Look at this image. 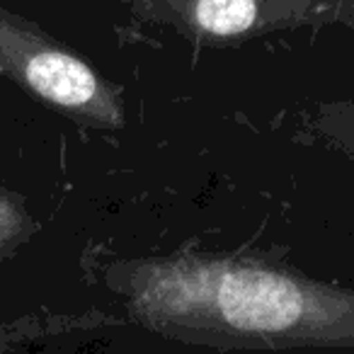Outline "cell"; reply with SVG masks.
I'll return each instance as SVG.
<instances>
[{
	"label": "cell",
	"mask_w": 354,
	"mask_h": 354,
	"mask_svg": "<svg viewBox=\"0 0 354 354\" xmlns=\"http://www.w3.org/2000/svg\"><path fill=\"white\" fill-rule=\"evenodd\" d=\"M308 6L296 3H250V0H199V3H158L146 12L175 22L199 39H241L255 32L296 22Z\"/></svg>",
	"instance_id": "7a4b0ae2"
},
{
	"label": "cell",
	"mask_w": 354,
	"mask_h": 354,
	"mask_svg": "<svg viewBox=\"0 0 354 354\" xmlns=\"http://www.w3.org/2000/svg\"><path fill=\"white\" fill-rule=\"evenodd\" d=\"M133 320L221 349H354V291L252 257L177 252L117 270Z\"/></svg>",
	"instance_id": "6da1fadb"
},
{
	"label": "cell",
	"mask_w": 354,
	"mask_h": 354,
	"mask_svg": "<svg viewBox=\"0 0 354 354\" xmlns=\"http://www.w3.org/2000/svg\"><path fill=\"white\" fill-rule=\"evenodd\" d=\"M325 124H328L330 133H337L335 138H339L342 143H347L354 151V104L352 107H339L337 114H330L325 117Z\"/></svg>",
	"instance_id": "3957f363"
}]
</instances>
